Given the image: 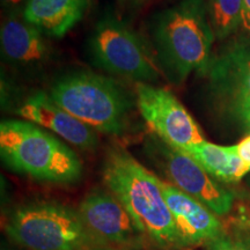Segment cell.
Masks as SVG:
<instances>
[{
  "label": "cell",
  "instance_id": "obj_13",
  "mask_svg": "<svg viewBox=\"0 0 250 250\" xmlns=\"http://www.w3.org/2000/svg\"><path fill=\"white\" fill-rule=\"evenodd\" d=\"M0 45L2 57L17 66H39L50 57V48L42 31L17 15H11L2 23Z\"/></svg>",
  "mask_w": 250,
  "mask_h": 250
},
{
  "label": "cell",
  "instance_id": "obj_11",
  "mask_svg": "<svg viewBox=\"0 0 250 250\" xmlns=\"http://www.w3.org/2000/svg\"><path fill=\"white\" fill-rule=\"evenodd\" d=\"M208 73L215 95L239 114L250 99V40H237L212 58Z\"/></svg>",
  "mask_w": 250,
  "mask_h": 250
},
{
  "label": "cell",
  "instance_id": "obj_8",
  "mask_svg": "<svg viewBox=\"0 0 250 250\" xmlns=\"http://www.w3.org/2000/svg\"><path fill=\"white\" fill-rule=\"evenodd\" d=\"M156 154L161 159L162 168L170 184L201 202L218 217L232 211L233 193L215 182L189 154L166 143L159 144Z\"/></svg>",
  "mask_w": 250,
  "mask_h": 250
},
{
  "label": "cell",
  "instance_id": "obj_14",
  "mask_svg": "<svg viewBox=\"0 0 250 250\" xmlns=\"http://www.w3.org/2000/svg\"><path fill=\"white\" fill-rule=\"evenodd\" d=\"M88 0H28L23 19L46 36L62 37L79 22Z\"/></svg>",
  "mask_w": 250,
  "mask_h": 250
},
{
  "label": "cell",
  "instance_id": "obj_16",
  "mask_svg": "<svg viewBox=\"0 0 250 250\" xmlns=\"http://www.w3.org/2000/svg\"><path fill=\"white\" fill-rule=\"evenodd\" d=\"M208 12L218 39H226L242 24V0H208Z\"/></svg>",
  "mask_w": 250,
  "mask_h": 250
},
{
  "label": "cell",
  "instance_id": "obj_7",
  "mask_svg": "<svg viewBox=\"0 0 250 250\" xmlns=\"http://www.w3.org/2000/svg\"><path fill=\"white\" fill-rule=\"evenodd\" d=\"M136 94L140 114L162 142L182 149L204 140L198 124L170 92L139 83Z\"/></svg>",
  "mask_w": 250,
  "mask_h": 250
},
{
  "label": "cell",
  "instance_id": "obj_22",
  "mask_svg": "<svg viewBox=\"0 0 250 250\" xmlns=\"http://www.w3.org/2000/svg\"><path fill=\"white\" fill-rule=\"evenodd\" d=\"M1 250H14V249H13V248H11V247L6 246V245H4V243H2V245H1Z\"/></svg>",
  "mask_w": 250,
  "mask_h": 250
},
{
  "label": "cell",
  "instance_id": "obj_15",
  "mask_svg": "<svg viewBox=\"0 0 250 250\" xmlns=\"http://www.w3.org/2000/svg\"><path fill=\"white\" fill-rule=\"evenodd\" d=\"M181 151L189 154L204 168L206 173L221 182L236 183L250 173L248 166L237 153L236 145L220 146L203 140Z\"/></svg>",
  "mask_w": 250,
  "mask_h": 250
},
{
  "label": "cell",
  "instance_id": "obj_3",
  "mask_svg": "<svg viewBox=\"0 0 250 250\" xmlns=\"http://www.w3.org/2000/svg\"><path fill=\"white\" fill-rule=\"evenodd\" d=\"M0 155L9 169L45 182L70 184L83 175V164L76 153L30 122H1Z\"/></svg>",
  "mask_w": 250,
  "mask_h": 250
},
{
  "label": "cell",
  "instance_id": "obj_20",
  "mask_svg": "<svg viewBox=\"0 0 250 250\" xmlns=\"http://www.w3.org/2000/svg\"><path fill=\"white\" fill-rule=\"evenodd\" d=\"M242 24L250 31V0H242Z\"/></svg>",
  "mask_w": 250,
  "mask_h": 250
},
{
  "label": "cell",
  "instance_id": "obj_5",
  "mask_svg": "<svg viewBox=\"0 0 250 250\" xmlns=\"http://www.w3.org/2000/svg\"><path fill=\"white\" fill-rule=\"evenodd\" d=\"M5 230L29 250H90L96 245L79 212L56 203L21 206L9 217Z\"/></svg>",
  "mask_w": 250,
  "mask_h": 250
},
{
  "label": "cell",
  "instance_id": "obj_6",
  "mask_svg": "<svg viewBox=\"0 0 250 250\" xmlns=\"http://www.w3.org/2000/svg\"><path fill=\"white\" fill-rule=\"evenodd\" d=\"M88 46L100 68L142 83L158 79V67L142 39L116 18L104 17L96 23Z\"/></svg>",
  "mask_w": 250,
  "mask_h": 250
},
{
  "label": "cell",
  "instance_id": "obj_19",
  "mask_svg": "<svg viewBox=\"0 0 250 250\" xmlns=\"http://www.w3.org/2000/svg\"><path fill=\"white\" fill-rule=\"evenodd\" d=\"M28 0H1V6L6 11L11 12L12 15H17L19 12L24 11Z\"/></svg>",
  "mask_w": 250,
  "mask_h": 250
},
{
  "label": "cell",
  "instance_id": "obj_10",
  "mask_svg": "<svg viewBox=\"0 0 250 250\" xmlns=\"http://www.w3.org/2000/svg\"><path fill=\"white\" fill-rule=\"evenodd\" d=\"M161 188L173 217L179 247L211 245L223 236V225L210 208L173 184L161 181Z\"/></svg>",
  "mask_w": 250,
  "mask_h": 250
},
{
  "label": "cell",
  "instance_id": "obj_1",
  "mask_svg": "<svg viewBox=\"0 0 250 250\" xmlns=\"http://www.w3.org/2000/svg\"><path fill=\"white\" fill-rule=\"evenodd\" d=\"M102 176L105 186L126 208L144 235L162 248L179 247L161 180L129 152L117 147L105 155Z\"/></svg>",
  "mask_w": 250,
  "mask_h": 250
},
{
  "label": "cell",
  "instance_id": "obj_4",
  "mask_svg": "<svg viewBox=\"0 0 250 250\" xmlns=\"http://www.w3.org/2000/svg\"><path fill=\"white\" fill-rule=\"evenodd\" d=\"M50 98L89 127L121 134L127 127L132 102L123 88L109 78L89 71H77L59 78Z\"/></svg>",
  "mask_w": 250,
  "mask_h": 250
},
{
  "label": "cell",
  "instance_id": "obj_25",
  "mask_svg": "<svg viewBox=\"0 0 250 250\" xmlns=\"http://www.w3.org/2000/svg\"><path fill=\"white\" fill-rule=\"evenodd\" d=\"M109 250H111V249H109ZM116 250H117V249H116Z\"/></svg>",
  "mask_w": 250,
  "mask_h": 250
},
{
  "label": "cell",
  "instance_id": "obj_9",
  "mask_svg": "<svg viewBox=\"0 0 250 250\" xmlns=\"http://www.w3.org/2000/svg\"><path fill=\"white\" fill-rule=\"evenodd\" d=\"M78 212L96 245L122 248L136 246L145 236L111 192L93 190L83 199Z\"/></svg>",
  "mask_w": 250,
  "mask_h": 250
},
{
  "label": "cell",
  "instance_id": "obj_21",
  "mask_svg": "<svg viewBox=\"0 0 250 250\" xmlns=\"http://www.w3.org/2000/svg\"><path fill=\"white\" fill-rule=\"evenodd\" d=\"M236 116L245 122L247 126H250V99L242 105V108L240 109L239 114Z\"/></svg>",
  "mask_w": 250,
  "mask_h": 250
},
{
  "label": "cell",
  "instance_id": "obj_18",
  "mask_svg": "<svg viewBox=\"0 0 250 250\" xmlns=\"http://www.w3.org/2000/svg\"><path fill=\"white\" fill-rule=\"evenodd\" d=\"M236 149L240 158L242 159L243 162L248 166V168L250 169V134L237 144Z\"/></svg>",
  "mask_w": 250,
  "mask_h": 250
},
{
  "label": "cell",
  "instance_id": "obj_12",
  "mask_svg": "<svg viewBox=\"0 0 250 250\" xmlns=\"http://www.w3.org/2000/svg\"><path fill=\"white\" fill-rule=\"evenodd\" d=\"M17 114L30 123L51 130L76 147L93 149L98 145V138L92 127L56 104L45 93L29 96L17 109Z\"/></svg>",
  "mask_w": 250,
  "mask_h": 250
},
{
  "label": "cell",
  "instance_id": "obj_17",
  "mask_svg": "<svg viewBox=\"0 0 250 250\" xmlns=\"http://www.w3.org/2000/svg\"><path fill=\"white\" fill-rule=\"evenodd\" d=\"M208 250H250L249 236H221Z\"/></svg>",
  "mask_w": 250,
  "mask_h": 250
},
{
  "label": "cell",
  "instance_id": "obj_24",
  "mask_svg": "<svg viewBox=\"0 0 250 250\" xmlns=\"http://www.w3.org/2000/svg\"><path fill=\"white\" fill-rule=\"evenodd\" d=\"M248 129H249V130H250V126H249V127H248Z\"/></svg>",
  "mask_w": 250,
  "mask_h": 250
},
{
  "label": "cell",
  "instance_id": "obj_2",
  "mask_svg": "<svg viewBox=\"0 0 250 250\" xmlns=\"http://www.w3.org/2000/svg\"><path fill=\"white\" fill-rule=\"evenodd\" d=\"M204 0H181L156 15L152 39L162 70L183 83L193 71H208L214 33Z\"/></svg>",
  "mask_w": 250,
  "mask_h": 250
},
{
  "label": "cell",
  "instance_id": "obj_23",
  "mask_svg": "<svg viewBox=\"0 0 250 250\" xmlns=\"http://www.w3.org/2000/svg\"><path fill=\"white\" fill-rule=\"evenodd\" d=\"M249 187H250V180H249Z\"/></svg>",
  "mask_w": 250,
  "mask_h": 250
}]
</instances>
